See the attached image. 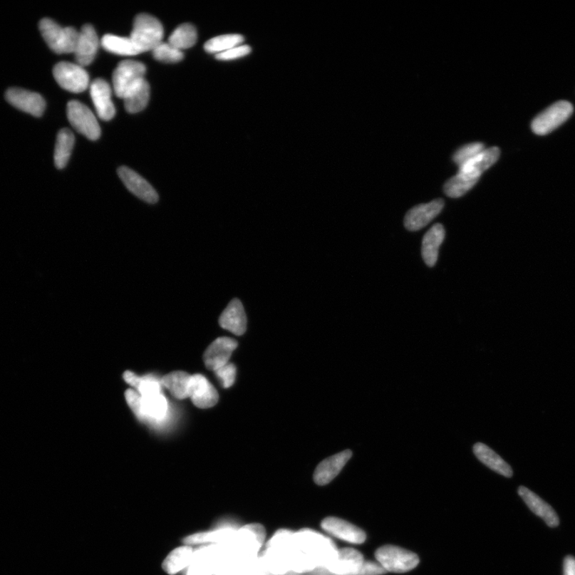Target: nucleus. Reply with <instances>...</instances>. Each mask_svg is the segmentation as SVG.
<instances>
[{
	"label": "nucleus",
	"mask_w": 575,
	"mask_h": 575,
	"mask_svg": "<svg viewBox=\"0 0 575 575\" xmlns=\"http://www.w3.org/2000/svg\"><path fill=\"white\" fill-rule=\"evenodd\" d=\"M264 539L266 530L261 524H249L236 531L233 539L227 544L233 563L239 564L254 560Z\"/></svg>",
	"instance_id": "1"
},
{
	"label": "nucleus",
	"mask_w": 575,
	"mask_h": 575,
	"mask_svg": "<svg viewBox=\"0 0 575 575\" xmlns=\"http://www.w3.org/2000/svg\"><path fill=\"white\" fill-rule=\"evenodd\" d=\"M294 545L314 559L317 566L326 567L336 557V547L332 540L310 530H302L294 535Z\"/></svg>",
	"instance_id": "2"
},
{
	"label": "nucleus",
	"mask_w": 575,
	"mask_h": 575,
	"mask_svg": "<svg viewBox=\"0 0 575 575\" xmlns=\"http://www.w3.org/2000/svg\"><path fill=\"white\" fill-rule=\"evenodd\" d=\"M164 29L158 19L148 14L135 17L130 38L141 53L153 51L162 43Z\"/></svg>",
	"instance_id": "3"
},
{
	"label": "nucleus",
	"mask_w": 575,
	"mask_h": 575,
	"mask_svg": "<svg viewBox=\"0 0 575 575\" xmlns=\"http://www.w3.org/2000/svg\"><path fill=\"white\" fill-rule=\"evenodd\" d=\"M39 30L48 47L57 54L74 53L79 33L76 29L62 28L52 19L45 18L39 23Z\"/></svg>",
	"instance_id": "4"
},
{
	"label": "nucleus",
	"mask_w": 575,
	"mask_h": 575,
	"mask_svg": "<svg viewBox=\"0 0 575 575\" xmlns=\"http://www.w3.org/2000/svg\"><path fill=\"white\" fill-rule=\"evenodd\" d=\"M375 556L387 572L405 573L413 570L420 563L418 554L391 545L379 548Z\"/></svg>",
	"instance_id": "5"
},
{
	"label": "nucleus",
	"mask_w": 575,
	"mask_h": 575,
	"mask_svg": "<svg viewBox=\"0 0 575 575\" xmlns=\"http://www.w3.org/2000/svg\"><path fill=\"white\" fill-rule=\"evenodd\" d=\"M573 111V105L569 102L559 101L554 103L535 117L532 124L534 133L538 135L551 133L571 116Z\"/></svg>",
	"instance_id": "6"
},
{
	"label": "nucleus",
	"mask_w": 575,
	"mask_h": 575,
	"mask_svg": "<svg viewBox=\"0 0 575 575\" xmlns=\"http://www.w3.org/2000/svg\"><path fill=\"white\" fill-rule=\"evenodd\" d=\"M67 112L70 123L79 133L90 140H98L101 135L100 125L93 112L87 105L73 100L68 103Z\"/></svg>",
	"instance_id": "7"
},
{
	"label": "nucleus",
	"mask_w": 575,
	"mask_h": 575,
	"mask_svg": "<svg viewBox=\"0 0 575 575\" xmlns=\"http://www.w3.org/2000/svg\"><path fill=\"white\" fill-rule=\"evenodd\" d=\"M53 75L63 89L73 93H82L89 87L88 73L78 64L58 63L53 69Z\"/></svg>",
	"instance_id": "8"
},
{
	"label": "nucleus",
	"mask_w": 575,
	"mask_h": 575,
	"mask_svg": "<svg viewBox=\"0 0 575 575\" xmlns=\"http://www.w3.org/2000/svg\"><path fill=\"white\" fill-rule=\"evenodd\" d=\"M145 72L147 68L140 62L124 61L118 63L112 78L116 95L123 98L132 88L145 78Z\"/></svg>",
	"instance_id": "9"
},
{
	"label": "nucleus",
	"mask_w": 575,
	"mask_h": 575,
	"mask_svg": "<svg viewBox=\"0 0 575 575\" xmlns=\"http://www.w3.org/2000/svg\"><path fill=\"white\" fill-rule=\"evenodd\" d=\"M237 345L239 343L229 337H220L216 339L204 352L203 356L204 365L214 372L227 365Z\"/></svg>",
	"instance_id": "10"
},
{
	"label": "nucleus",
	"mask_w": 575,
	"mask_h": 575,
	"mask_svg": "<svg viewBox=\"0 0 575 575\" xmlns=\"http://www.w3.org/2000/svg\"><path fill=\"white\" fill-rule=\"evenodd\" d=\"M189 398L196 407L206 409L216 405L219 396L206 376L195 374L191 375Z\"/></svg>",
	"instance_id": "11"
},
{
	"label": "nucleus",
	"mask_w": 575,
	"mask_h": 575,
	"mask_svg": "<svg viewBox=\"0 0 575 575\" xmlns=\"http://www.w3.org/2000/svg\"><path fill=\"white\" fill-rule=\"evenodd\" d=\"M6 99L13 107L36 117H41L46 108L45 100L41 95L21 88L9 89L6 91Z\"/></svg>",
	"instance_id": "12"
},
{
	"label": "nucleus",
	"mask_w": 575,
	"mask_h": 575,
	"mask_svg": "<svg viewBox=\"0 0 575 575\" xmlns=\"http://www.w3.org/2000/svg\"><path fill=\"white\" fill-rule=\"evenodd\" d=\"M98 46V37L94 26L90 24L83 26L74 51L77 63L83 68L91 64L96 56Z\"/></svg>",
	"instance_id": "13"
},
{
	"label": "nucleus",
	"mask_w": 575,
	"mask_h": 575,
	"mask_svg": "<svg viewBox=\"0 0 575 575\" xmlns=\"http://www.w3.org/2000/svg\"><path fill=\"white\" fill-rule=\"evenodd\" d=\"M118 175L132 194L145 202L155 204L158 201L156 190L142 176L127 167L118 169Z\"/></svg>",
	"instance_id": "14"
},
{
	"label": "nucleus",
	"mask_w": 575,
	"mask_h": 575,
	"mask_svg": "<svg viewBox=\"0 0 575 575\" xmlns=\"http://www.w3.org/2000/svg\"><path fill=\"white\" fill-rule=\"evenodd\" d=\"M445 207V202L436 200L421 204L410 209L405 218V226L410 231H418L427 226L439 215Z\"/></svg>",
	"instance_id": "15"
},
{
	"label": "nucleus",
	"mask_w": 575,
	"mask_h": 575,
	"mask_svg": "<svg viewBox=\"0 0 575 575\" xmlns=\"http://www.w3.org/2000/svg\"><path fill=\"white\" fill-rule=\"evenodd\" d=\"M90 96L98 117L103 121L111 120L115 115L116 110L111 100L109 83L103 78H96L90 84Z\"/></svg>",
	"instance_id": "16"
},
{
	"label": "nucleus",
	"mask_w": 575,
	"mask_h": 575,
	"mask_svg": "<svg viewBox=\"0 0 575 575\" xmlns=\"http://www.w3.org/2000/svg\"><path fill=\"white\" fill-rule=\"evenodd\" d=\"M499 155L500 150L497 147L485 149L477 157L462 165L458 175L467 180L478 182L481 175L498 161Z\"/></svg>",
	"instance_id": "17"
},
{
	"label": "nucleus",
	"mask_w": 575,
	"mask_h": 575,
	"mask_svg": "<svg viewBox=\"0 0 575 575\" xmlns=\"http://www.w3.org/2000/svg\"><path fill=\"white\" fill-rule=\"evenodd\" d=\"M321 527L333 537L353 544H361L366 540V534L361 528L336 517L322 521Z\"/></svg>",
	"instance_id": "18"
},
{
	"label": "nucleus",
	"mask_w": 575,
	"mask_h": 575,
	"mask_svg": "<svg viewBox=\"0 0 575 575\" xmlns=\"http://www.w3.org/2000/svg\"><path fill=\"white\" fill-rule=\"evenodd\" d=\"M363 561L361 552L352 548L338 550L326 569L335 575H358Z\"/></svg>",
	"instance_id": "19"
},
{
	"label": "nucleus",
	"mask_w": 575,
	"mask_h": 575,
	"mask_svg": "<svg viewBox=\"0 0 575 575\" xmlns=\"http://www.w3.org/2000/svg\"><path fill=\"white\" fill-rule=\"evenodd\" d=\"M352 456V451L346 450L323 460L314 472L316 484L320 486L329 484L339 475Z\"/></svg>",
	"instance_id": "20"
},
{
	"label": "nucleus",
	"mask_w": 575,
	"mask_h": 575,
	"mask_svg": "<svg viewBox=\"0 0 575 575\" xmlns=\"http://www.w3.org/2000/svg\"><path fill=\"white\" fill-rule=\"evenodd\" d=\"M219 323L222 328L237 336L246 333L247 318L239 300L234 299L229 304L220 316Z\"/></svg>",
	"instance_id": "21"
},
{
	"label": "nucleus",
	"mask_w": 575,
	"mask_h": 575,
	"mask_svg": "<svg viewBox=\"0 0 575 575\" xmlns=\"http://www.w3.org/2000/svg\"><path fill=\"white\" fill-rule=\"evenodd\" d=\"M167 413L168 402L162 392L141 395L140 420L160 422L166 418Z\"/></svg>",
	"instance_id": "22"
},
{
	"label": "nucleus",
	"mask_w": 575,
	"mask_h": 575,
	"mask_svg": "<svg viewBox=\"0 0 575 575\" xmlns=\"http://www.w3.org/2000/svg\"><path fill=\"white\" fill-rule=\"evenodd\" d=\"M519 494L524 499L528 507L535 514L543 519L548 526L555 527L559 524V519L556 512L537 494H534L525 487H520L519 488Z\"/></svg>",
	"instance_id": "23"
},
{
	"label": "nucleus",
	"mask_w": 575,
	"mask_h": 575,
	"mask_svg": "<svg viewBox=\"0 0 575 575\" xmlns=\"http://www.w3.org/2000/svg\"><path fill=\"white\" fill-rule=\"evenodd\" d=\"M445 229L441 224H436L428 231L422 244V256L427 266L432 267L438 259L439 249L444 242Z\"/></svg>",
	"instance_id": "24"
},
{
	"label": "nucleus",
	"mask_w": 575,
	"mask_h": 575,
	"mask_svg": "<svg viewBox=\"0 0 575 575\" xmlns=\"http://www.w3.org/2000/svg\"><path fill=\"white\" fill-rule=\"evenodd\" d=\"M473 452L477 458L492 470L505 477H512L513 471L511 466L486 445L477 442L473 447Z\"/></svg>",
	"instance_id": "25"
},
{
	"label": "nucleus",
	"mask_w": 575,
	"mask_h": 575,
	"mask_svg": "<svg viewBox=\"0 0 575 575\" xmlns=\"http://www.w3.org/2000/svg\"><path fill=\"white\" fill-rule=\"evenodd\" d=\"M150 95V84L144 78L124 96L125 110L130 114L143 110L149 103Z\"/></svg>",
	"instance_id": "26"
},
{
	"label": "nucleus",
	"mask_w": 575,
	"mask_h": 575,
	"mask_svg": "<svg viewBox=\"0 0 575 575\" xmlns=\"http://www.w3.org/2000/svg\"><path fill=\"white\" fill-rule=\"evenodd\" d=\"M191 375L182 371L173 372L161 379L162 386L167 388L172 395L178 400L189 398Z\"/></svg>",
	"instance_id": "27"
},
{
	"label": "nucleus",
	"mask_w": 575,
	"mask_h": 575,
	"mask_svg": "<svg viewBox=\"0 0 575 575\" xmlns=\"http://www.w3.org/2000/svg\"><path fill=\"white\" fill-rule=\"evenodd\" d=\"M74 144L75 136L69 129L64 128L58 132L54 155L58 169L61 170L67 166Z\"/></svg>",
	"instance_id": "28"
},
{
	"label": "nucleus",
	"mask_w": 575,
	"mask_h": 575,
	"mask_svg": "<svg viewBox=\"0 0 575 575\" xmlns=\"http://www.w3.org/2000/svg\"><path fill=\"white\" fill-rule=\"evenodd\" d=\"M101 43L105 51L118 56H134L141 53L130 37L105 35L103 37Z\"/></svg>",
	"instance_id": "29"
},
{
	"label": "nucleus",
	"mask_w": 575,
	"mask_h": 575,
	"mask_svg": "<svg viewBox=\"0 0 575 575\" xmlns=\"http://www.w3.org/2000/svg\"><path fill=\"white\" fill-rule=\"evenodd\" d=\"M193 559V549L190 546H183L172 551L163 561L162 568L168 574L174 575L187 566Z\"/></svg>",
	"instance_id": "30"
},
{
	"label": "nucleus",
	"mask_w": 575,
	"mask_h": 575,
	"mask_svg": "<svg viewBox=\"0 0 575 575\" xmlns=\"http://www.w3.org/2000/svg\"><path fill=\"white\" fill-rule=\"evenodd\" d=\"M236 531L232 528H223L220 530L209 532H200L190 535L185 538L183 542L187 545L201 544L206 543L228 544L233 539Z\"/></svg>",
	"instance_id": "31"
},
{
	"label": "nucleus",
	"mask_w": 575,
	"mask_h": 575,
	"mask_svg": "<svg viewBox=\"0 0 575 575\" xmlns=\"http://www.w3.org/2000/svg\"><path fill=\"white\" fill-rule=\"evenodd\" d=\"M197 33L194 25L184 24L178 26L169 38L171 46L178 50L188 49L196 44Z\"/></svg>",
	"instance_id": "32"
},
{
	"label": "nucleus",
	"mask_w": 575,
	"mask_h": 575,
	"mask_svg": "<svg viewBox=\"0 0 575 575\" xmlns=\"http://www.w3.org/2000/svg\"><path fill=\"white\" fill-rule=\"evenodd\" d=\"M244 41V37L239 34L224 35L210 38L204 43V49L210 54L218 55L239 47Z\"/></svg>",
	"instance_id": "33"
},
{
	"label": "nucleus",
	"mask_w": 575,
	"mask_h": 575,
	"mask_svg": "<svg viewBox=\"0 0 575 575\" xmlns=\"http://www.w3.org/2000/svg\"><path fill=\"white\" fill-rule=\"evenodd\" d=\"M477 182L467 180L460 175H456L445 185L444 190L447 196L458 198L464 196Z\"/></svg>",
	"instance_id": "34"
},
{
	"label": "nucleus",
	"mask_w": 575,
	"mask_h": 575,
	"mask_svg": "<svg viewBox=\"0 0 575 575\" xmlns=\"http://www.w3.org/2000/svg\"><path fill=\"white\" fill-rule=\"evenodd\" d=\"M154 58L157 61L169 63H175L182 61L184 54L170 43H162L152 51Z\"/></svg>",
	"instance_id": "35"
},
{
	"label": "nucleus",
	"mask_w": 575,
	"mask_h": 575,
	"mask_svg": "<svg viewBox=\"0 0 575 575\" xmlns=\"http://www.w3.org/2000/svg\"><path fill=\"white\" fill-rule=\"evenodd\" d=\"M485 150L484 144L480 143L468 144L455 152L453 161L460 167L462 165L482 153Z\"/></svg>",
	"instance_id": "36"
},
{
	"label": "nucleus",
	"mask_w": 575,
	"mask_h": 575,
	"mask_svg": "<svg viewBox=\"0 0 575 575\" xmlns=\"http://www.w3.org/2000/svg\"><path fill=\"white\" fill-rule=\"evenodd\" d=\"M214 373L221 380L223 388H229L234 385L237 374V368L234 363H228L227 365L217 369Z\"/></svg>",
	"instance_id": "37"
},
{
	"label": "nucleus",
	"mask_w": 575,
	"mask_h": 575,
	"mask_svg": "<svg viewBox=\"0 0 575 575\" xmlns=\"http://www.w3.org/2000/svg\"><path fill=\"white\" fill-rule=\"evenodd\" d=\"M252 49L248 45H241L239 47L234 48L227 51L221 53V54L216 55L217 61H230L234 59L240 58L250 54Z\"/></svg>",
	"instance_id": "38"
},
{
	"label": "nucleus",
	"mask_w": 575,
	"mask_h": 575,
	"mask_svg": "<svg viewBox=\"0 0 575 575\" xmlns=\"http://www.w3.org/2000/svg\"><path fill=\"white\" fill-rule=\"evenodd\" d=\"M386 573L380 564L365 560L358 575H381Z\"/></svg>",
	"instance_id": "39"
},
{
	"label": "nucleus",
	"mask_w": 575,
	"mask_h": 575,
	"mask_svg": "<svg viewBox=\"0 0 575 575\" xmlns=\"http://www.w3.org/2000/svg\"><path fill=\"white\" fill-rule=\"evenodd\" d=\"M564 575H575V559L572 556L564 560Z\"/></svg>",
	"instance_id": "40"
}]
</instances>
